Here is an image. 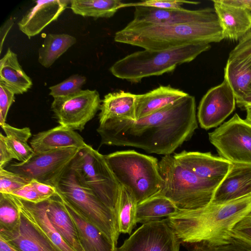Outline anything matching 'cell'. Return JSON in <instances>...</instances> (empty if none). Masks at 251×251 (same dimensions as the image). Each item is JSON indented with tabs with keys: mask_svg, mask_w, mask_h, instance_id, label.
I'll use <instances>...</instances> for the list:
<instances>
[{
	"mask_svg": "<svg viewBox=\"0 0 251 251\" xmlns=\"http://www.w3.org/2000/svg\"><path fill=\"white\" fill-rule=\"evenodd\" d=\"M198 127L195 98L188 94L136 121L106 120L97 131L101 145L134 147L165 156L189 140Z\"/></svg>",
	"mask_w": 251,
	"mask_h": 251,
	"instance_id": "1",
	"label": "cell"
},
{
	"mask_svg": "<svg viewBox=\"0 0 251 251\" xmlns=\"http://www.w3.org/2000/svg\"><path fill=\"white\" fill-rule=\"evenodd\" d=\"M114 39L144 50H162L192 44L219 43L224 37L218 20L173 25L132 20L115 33Z\"/></svg>",
	"mask_w": 251,
	"mask_h": 251,
	"instance_id": "2",
	"label": "cell"
},
{
	"mask_svg": "<svg viewBox=\"0 0 251 251\" xmlns=\"http://www.w3.org/2000/svg\"><path fill=\"white\" fill-rule=\"evenodd\" d=\"M250 212L251 194L222 204L210 202L196 209H179L166 219L181 243H193L226 237Z\"/></svg>",
	"mask_w": 251,
	"mask_h": 251,
	"instance_id": "3",
	"label": "cell"
},
{
	"mask_svg": "<svg viewBox=\"0 0 251 251\" xmlns=\"http://www.w3.org/2000/svg\"><path fill=\"white\" fill-rule=\"evenodd\" d=\"M210 48V44H200L162 50H144L117 61L109 71L118 78L138 83L147 77L173 72L178 65L191 62Z\"/></svg>",
	"mask_w": 251,
	"mask_h": 251,
	"instance_id": "4",
	"label": "cell"
},
{
	"mask_svg": "<svg viewBox=\"0 0 251 251\" xmlns=\"http://www.w3.org/2000/svg\"><path fill=\"white\" fill-rule=\"evenodd\" d=\"M159 166L163 184L156 195L168 198L179 209H196L209 204L223 179L201 178L181 165L171 154L163 156Z\"/></svg>",
	"mask_w": 251,
	"mask_h": 251,
	"instance_id": "5",
	"label": "cell"
},
{
	"mask_svg": "<svg viewBox=\"0 0 251 251\" xmlns=\"http://www.w3.org/2000/svg\"><path fill=\"white\" fill-rule=\"evenodd\" d=\"M104 156L119 184L131 191L137 204L162 189L163 180L156 158L134 150L118 151Z\"/></svg>",
	"mask_w": 251,
	"mask_h": 251,
	"instance_id": "6",
	"label": "cell"
},
{
	"mask_svg": "<svg viewBox=\"0 0 251 251\" xmlns=\"http://www.w3.org/2000/svg\"><path fill=\"white\" fill-rule=\"evenodd\" d=\"M56 188L63 201L75 208L117 245L120 232L115 212L91 190L79 183L70 166L61 177Z\"/></svg>",
	"mask_w": 251,
	"mask_h": 251,
	"instance_id": "7",
	"label": "cell"
},
{
	"mask_svg": "<svg viewBox=\"0 0 251 251\" xmlns=\"http://www.w3.org/2000/svg\"><path fill=\"white\" fill-rule=\"evenodd\" d=\"M69 166L79 183L91 190L116 215L120 184L104 155L87 145L79 150Z\"/></svg>",
	"mask_w": 251,
	"mask_h": 251,
	"instance_id": "8",
	"label": "cell"
},
{
	"mask_svg": "<svg viewBox=\"0 0 251 251\" xmlns=\"http://www.w3.org/2000/svg\"><path fill=\"white\" fill-rule=\"evenodd\" d=\"M80 149L66 148L34 152L25 162H14L4 169L31 181L35 179L56 188L61 177Z\"/></svg>",
	"mask_w": 251,
	"mask_h": 251,
	"instance_id": "9",
	"label": "cell"
},
{
	"mask_svg": "<svg viewBox=\"0 0 251 251\" xmlns=\"http://www.w3.org/2000/svg\"><path fill=\"white\" fill-rule=\"evenodd\" d=\"M220 156L232 164L251 165V124L235 113L208 133Z\"/></svg>",
	"mask_w": 251,
	"mask_h": 251,
	"instance_id": "10",
	"label": "cell"
},
{
	"mask_svg": "<svg viewBox=\"0 0 251 251\" xmlns=\"http://www.w3.org/2000/svg\"><path fill=\"white\" fill-rule=\"evenodd\" d=\"M101 100L96 90H81L74 94L54 98L51 109L60 125L82 131L100 109Z\"/></svg>",
	"mask_w": 251,
	"mask_h": 251,
	"instance_id": "11",
	"label": "cell"
},
{
	"mask_svg": "<svg viewBox=\"0 0 251 251\" xmlns=\"http://www.w3.org/2000/svg\"><path fill=\"white\" fill-rule=\"evenodd\" d=\"M181 241L166 219L143 224L117 251H179Z\"/></svg>",
	"mask_w": 251,
	"mask_h": 251,
	"instance_id": "12",
	"label": "cell"
},
{
	"mask_svg": "<svg viewBox=\"0 0 251 251\" xmlns=\"http://www.w3.org/2000/svg\"><path fill=\"white\" fill-rule=\"evenodd\" d=\"M235 94L227 81L210 88L200 101L197 117L205 130L219 126L235 110Z\"/></svg>",
	"mask_w": 251,
	"mask_h": 251,
	"instance_id": "13",
	"label": "cell"
},
{
	"mask_svg": "<svg viewBox=\"0 0 251 251\" xmlns=\"http://www.w3.org/2000/svg\"><path fill=\"white\" fill-rule=\"evenodd\" d=\"M133 20L159 25L207 22L218 20L214 9L207 7L198 10L162 9L137 6Z\"/></svg>",
	"mask_w": 251,
	"mask_h": 251,
	"instance_id": "14",
	"label": "cell"
},
{
	"mask_svg": "<svg viewBox=\"0 0 251 251\" xmlns=\"http://www.w3.org/2000/svg\"><path fill=\"white\" fill-rule=\"evenodd\" d=\"M175 159L198 176L205 179H223L233 164L211 152L183 151L175 153Z\"/></svg>",
	"mask_w": 251,
	"mask_h": 251,
	"instance_id": "15",
	"label": "cell"
},
{
	"mask_svg": "<svg viewBox=\"0 0 251 251\" xmlns=\"http://www.w3.org/2000/svg\"><path fill=\"white\" fill-rule=\"evenodd\" d=\"M18 22L19 29L29 39L39 34L51 22L56 21L66 9L71 0H39Z\"/></svg>",
	"mask_w": 251,
	"mask_h": 251,
	"instance_id": "16",
	"label": "cell"
},
{
	"mask_svg": "<svg viewBox=\"0 0 251 251\" xmlns=\"http://www.w3.org/2000/svg\"><path fill=\"white\" fill-rule=\"evenodd\" d=\"M251 194V165L233 164L214 193L211 203L222 204Z\"/></svg>",
	"mask_w": 251,
	"mask_h": 251,
	"instance_id": "17",
	"label": "cell"
},
{
	"mask_svg": "<svg viewBox=\"0 0 251 251\" xmlns=\"http://www.w3.org/2000/svg\"><path fill=\"white\" fill-rule=\"evenodd\" d=\"M214 9L223 29L224 39L239 41L251 31V10L214 0Z\"/></svg>",
	"mask_w": 251,
	"mask_h": 251,
	"instance_id": "18",
	"label": "cell"
},
{
	"mask_svg": "<svg viewBox=\"0 0 251 251\" xmlns=\"http://www.w3.org/2000/svg\"><path fill=\"white\" fill-rule=\"evenodd\" d=\"M0 237L18 251H58L21 210L18 228L0 232Z\"/></svg>",
	"mask_w": 251,
	"mask_h": 251,
	"instance_id": "19",
	"label": "cell"
},
{
	"mask_svg": "<svg viewBox=\"0 0 251 251\" xmlns=\"http://www.w3.org/2000/svg\"><path fill=\"white\" fill-rule=\"evenodd\" d=\"M35 152L66 148L81 149L87 144L77 132L59 125L35 134L29 142Z\"/></svg>",
	"mask_w": 251,
	"mask_h": 251,
	"instance_id": "20",
	"label": "cell"
},
{
	"mask_svg": "<svg viewBox=\"0 0 251 251\" xmlns=\"http://www.w3.org/2000/svg\"><path fill=\"white\" fill-rule=\"evenodd\" d=\"M15 198L21 211L58 251H75L64 241L50 221L47 200L35 203Z\"/></svg>",
	"mask_w": 251,
	"mask_h": 251,
	"instance_id": "21",
	"label": "cell"
},
{
	"mask_svg": "<svg viewBox=\"0 0 251 251\" xmlns=\"http://www.w3.org/2000/svg\"><path fill=\"white\" fill-rule=\"evenodd\" d=\"M46 210L50 221L68 245L75 251H84L75 224L58 194L47 200Z\"/></svg>",
	"mask_w": 251,
	"mask_h": 251,
	"instance_id": "22",
	"label": "cell"
},
{
	"mask_svg": "<svg viewBox=\"0 0 251 251\" xmlns=\"http://www.w3.org/2000/svg\"><path fill=\"white\" fill-rule=\"evenodd\" d=\"M63 201L75 224L84 251H117V245L75 208Z\"/></svg>",
	"mask_w": 251,
	"mask_h": 251,
	"instance_id": "23",
	"label": "cell"
},
{
	"mask_svg": "<svg viewBox=\"0 0 251 251\" xmlns=\"http://www.w3.org/2000/svg\"><path fill=\"white\" fill-rule=\"evenodd\" d=\"M188 95L170 86H160L146 93L136 95V120L159 111Z\"/></svg>",
	"mask_w": 251,
	"mask_h": 251,
	"instance_id": "24",
	"label": "cell"
},
{
	"mask_svg": "<svg viewBox=\"0 0 251 251\" xmlns=\"http://www.w3.org/2000/svg\"><path fill=\"white\" fill-rule=\"evenodd\" d=\"M136 95L120 90L109 93L101 100L99 123L110 119L136 121Z\"/></svg>",
	"mask_w": 251,
	"mask_h": 251,
	"instance_id": "25",
	"label": "cell"
},
{
	"mask_svg": "<svg viewBox=\"0 0 251 251\" xmlns=\"http://www.w3.org/2000/svg\"><path fill=\"white\" fill-rule=\"evenodd\" d=\"M0 83L15 94H23L30 89L32 81L20 65L17 55L8 48L0 60Z\"/></svg>",
	"mask_w": 251,
	"mask_h": 251,
	"instance_id": "26",
	"label": "cell"
},
{
	"mask_svg": "<svg viewBox=\"0 0 251 251\" xmlns=\"http://www.w3.org/2000/svg\"><path fill=\"white\" fill-rule=\"evenodd\" d=\"M224 75L236 100L251 96V59L227 60Z\"/></svg>",
	"mask_w": 251,
	"mask_h": 251,
	"instance_id": "27",
	"label": "cell"
},
{
	"mask_svg": "<svg viewBox=\"0 0 251 251\" xmlns=\"http://www.w3.org/2000/svg\"><path fill=\"white\" fill-rule=\"evenodd\" d=\"M179 209L168 198L155 195L137 204L136 223L145 224L159 220L177 213Z\"/></svg>",
	"mask_w": 251,
	"mask_h": 251,
	"instance_id": "28",
	"label": "cell"
},
{
	"mask_svg": "<svg viewBox=\"0 0 251 251\" xmlns=\"http://www.w3.org/2000/svg\"><path fill=\"white\" fill-rule=\"evenodd\" d=\"M76 42L75 37L67 34H47L38 50L39 63L45 68L50 67Z\"/></svg>",
	"mask_w": 251,
	"mask_h": 251,
	"instance_id": "29",
	"label": "cell"
},
{
	"mask_svg": "<svg viewBox=\"0 0 251 251\" xmlns=\"http://www.w3.org/2000/svg\"><path fill=\"white\" fill-rule=\"evenodd\" d=\"M70 4L75 14L97 19L112 17L125 3L121 0H71Z\"/></svg>",
	"mask_w": 251,
	"mask_h": 251,
	"instance_id": "30",
	"label": "cell"
},
{
	"mask_svg": "<svg viewBox=\"0 0 251 251\" xmlns=\"http://www.w3.org/2000/svg\"><path fill=\"white\" fill-rule=\"evenodd\" d=\"M137 202L127 187L120 185L117 201L116 216L120 233L130 234L136 226V213Z\"/></svg>",
	"mask_w": 251,
	"mask_h": 251,
	"instance_id": "31",
	"label": "cell"
},
{
	"mask_svg": "<svg viewBox=\"0 0 251 251\" xmlns=\"http://www.w3.org/2000/svg\"><path fill=\"white\" fill-rule=\"evenodd\" d=\"M1 127L5 134L6 144L15 158L20 162L28 161L35 152L27 144L32 135L30 129L27 127L18 128L6 123Z\"/></svg>",
	"mask_w": 251,
	"mask_h": 251,
	"instance_id": "32",
	"label": "cell"
},
{
	"mask_svg": "<svg viewBox=\"0 0 251 251\" xmlns=\"http://www.w3.org/2000/svg\"><path fill=\"white\" fill-rule=\"evenodd\" d=\"M190 244L192 245L190 251H251V244L232 232L226 237L217 240Z\"/></svg>",
	"mask_w": 251,
	"mask_h": 251,
	"instance_id": "33",
	"label": "cell"
},
{
	"mask_svg": "<svg viewBox=\"0 0 251 251\" xmlns=\"http://www.w3.org/2000/svg\"><path fill=\"white\" fill-rule=\"evenodd\" d=\"M20 221V210L16 198L0 193V232L17 229Z\"/></svg>",
	"mask_w": 251,
	"mask_h": 251,
	"instance_id": "34",
	"label": "cell"
},
{
	"mask_svg": "<svg viewBox=\"0 0 251 251\" xmlns=\"http://www.w3.org/2000/svg\"><path fill=\"white\" fill-rule=\"evenodd\" d=\"M86 78L81 75H73L64 81L49 88V95L53 98L71 95L81 90Z\"/></svg>",
	"mask_w": 251,
	"mask_h": 251,
	"instance_id": "35",
	"label": "cell"
},
{
	"mask_svg": "<svg viewBox=\"0 0 251 251\" xmlns=\"http://www.w3.org/2000/svg\"><path fill=\"white\" fill-rule=\"evenodd\" d=\"M30 181L5 169H0V193L11 194Z\"/></svg>",
	"mask_w": 251,
	"mask_h": 251,
	"instance_id": "36",
	"label": "cell"
},
{
	"mask_svg": "<svg viewBox=\"0 0 251 251\" xmlns=\"http://www.w3.org/2000/svg\"><path fill=\"white\" fill-rule=\"evenodd\" d=\"M200 2L178 0H149L137 2L125 3V7L146 6L162 9L179 10L184 4H198Z\"/></svg>",
	"mask_w": 251,
	"mask_h": 251,
	"instance_id": "37",
	"label": "cell"
},
{
	"mask_svg": "<svg viewBox=\"0 0 251 251\" xmlns=\"http://www.w3.org/2000/svg\"><path fill=\"white\" fill-rule=\"evenodd\" d=\"M251 59V31L230 52L227 60Z\"/></svg>",
	"mask_w": 251,
	"mask_h": 251,
	"instance_id": "38",
	"label": "cell"
},
{
	"mask_svg": "<svg viewBox=\"0 0 251 251\" xmlns=\"http://www.w3.org/2000/svg\"><path fill=\"white\" fill-rule=\"evenodd\" d=\"M15 94L0 83V125H4L9 109L14 101Z\"/></svg>",
	"mask_w": 251,
	"mask_h": 251,
	"instance_id": "39",
	"label": "cell"
},
{
	"mask_svg": "<svg viewBox=\"0 0 251 251\" xmlns=\"http://www.w3.org/2000/svg\"><path fill=\"white\" fill-rule=\"evenodd\" d=\"M231 232L236 236L251 244V212L242 218L234 226Z\"/></svg>",
	"mask_w": 251,
	"mask_h": 251,
	"instance_id": "40",
	"label": "cell"
},
{
	"mask_svg": "<svg viewBox=\"0 0 251 251\" xmlns=\"http://www.w3.org/2000/svg\"><path fill=\"white\" fill-rule=\"evenodd\" d=\"M11 195L22 200L35 203L46 201L38 193L30 182L14 191Z\"/></svg>",
	"mask_w": 251,
	"mask_h": 251,
	"instance_id": "41",
	"label": "cell"
},
{
	"mask_svg": "<svg viewBox=\"0 0 251 251\" xmlns=\"http://www.w3.org/2000/svg\"><path fill=\"white\" fill-rule=\"evenodd\" d=\"M15 157L8 148L5 136L0 134V169H4Z\"/></svg>",
	"mask_w": 251,
	"mask_h": 251,
	"instance_id": "42",
	"label": "cell"
},
{
	"mask_svg": "<svg viewBox=\"0 0 251 251\" xmlns=\"http://www.w3.org/2000/svg\"><path fill=\"white\" fill-rule=\"evenodd\" d=\"M30 183L38 193L46 200L58 194L55 187L32 179Z\"/></svg>",
	"mask_w": 251,
	"mask_h": 251,
	"instance_id": "43",
	"label": "cell"
},
{
	"mask_svg": "<svg viewBox=\"0 0 251 251\" xmlns=\"http://www.w3.org/2000/svg\"><path fill=\"white\" fill-rule=\"evenodd\" d=\"M221 2L239 8H248L251 5V0H220Z\"/></svg>",
	"mask_w": 251,
	"mask_h": 251,
	"instance_id": "44",
	"label": "cell"
},
{
	"mask_svg": "<svg viewBox=\"0 0 251 251\" xmlns=\"http://www.w3.org/2000/svg\"><path fill=\"white\" fill-rule=\"evenodd\" d=\"M14 23V20L11 18L7 20L1 27L0 30V52L2 51V45L5 37Z\"/></svg>",
	"mask_w": 251,
	"mask_h": 251,
	"instance_id": "45",
	"label": "cell"
},
{
	"mask_svg": "<svg viewBox=\"0 0 251 251\" xmlns=\"http://www.w3.org/2000/svg\"><path fill=\"white\" fill-rule=\"evenodd\" d=\"M236 103L238 107L242 110L249 106H251V96L243 99L236 100Z\"/></svg>",
	"mask_w": 251,
	"mask_h": 251,
	"instance_id": "46",
	"label": "cell"
},
{
	"mask_svg": "<svg viewBox=\"0 0 251 251\" xmlns=\"http://www.w3.org/2000/svg\"><path fill=\"white\" fill-rule=\"evenodd\" d=\"M0 251H18L0 237Z\"/></svg>",
	"mask_w": 251,
	"mask_h": 251,
	"instance_id": "47",
	"label": "cell"
},
{
	"mask_svg": "<svg viewBox=\"0 0 251 251\" xmlns=\"http://www.w3.org/2000/svg\"><path fill=\"white\" fill-rule=\"evenodd\" d=\"M244 110L246 111L245 120L250 124H251V106L246 107Z\"/></svg>",
	"mask_w": 251,
	"mask_h": 251,
	"instance_id": "48",
	"label": "cell"
},
{
	"mask_svg": "<svg viewBox=\"0 0 251 251\" xmlns=\"http://www.w3.org/2000/svg\"><path fill=\"white\" fill-rule=\"evenodd\" d=\"M249 9L251 10V5L249 7Z\"/></svg>",
	"mask_w": 251,
	"mask_h": 251,
	"instance_id": "49",
	"label": "cell"
}]
</instances>
